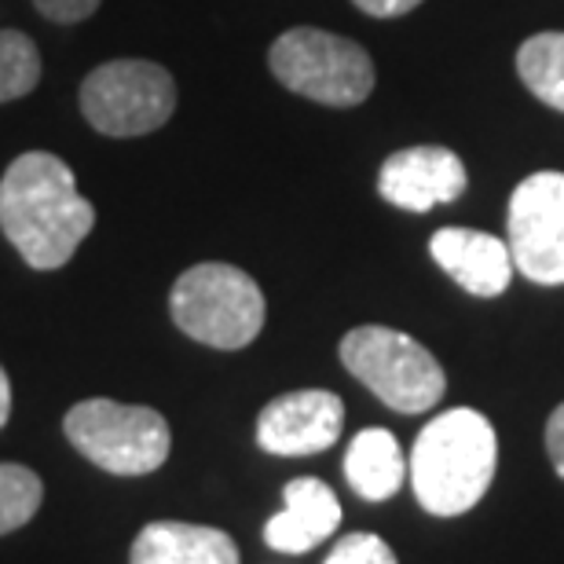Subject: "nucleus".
Listing matches in <instances>:
<instances>
[{
	"label": "nucleus",
	"mask_w": 564,
	"mask_h": 564,
	"mask_svg": "<svg viewBox=\"0 0 564 564\" xmlns=\"http://www.w3.org/2000/svg\"><path fill=\"white\" fill-rule=\"evenodd\" d=\"M429 253L473 297H499L517 272L506 239L477 228H440Z\"/></svg>",
	"instance_id": "11"
},
{
	"label": "nucleus",
	"mask_w": 564,
	"mask_h": 564,
	"mask_svg": "<svg viewBox=\"0 0 564 564\" xmlns=\"http://www.w3.org/2000/svg\"><path fill=\"white\" fill-rule=\"evenodd\" d=\"M82 115L115 140L158 132L176 115V82L151 59H110L82 82Z\"/></svg>",
	"instance_id": "7"
},
{
	"label": "nucleus",
	"mask_w": 564,
	"mask_h": 564,
	"mask_svg": "<svg viewBox=\"0 0 564 564\" xmlns=\"http://www.w3.org/2000/svg\"><path fill=\"white\" fill-rule=\"evenodd\" d=\"M341 364L386 408L400 414L433 411L447 392L444 367L411 334L392 326H356L341 337Z\"/></svg>",
	"instance_id": "4"
},
{
	"label": "nucleus",
	"mask_w": 564,
	"mask_h": 564,
	"mask_svg": "<svg viewBox=\"0 0 564 564\" xmlns=\"http://www.w3.org/2000/svg\"><path fill=\"white\" fill-rule=\"evenodd\" d=\"M466 184V165L447 147H408V151L389 154L378 173L381 198L408 213L447 206V202L462 198Z\"/></svg>",
	"instance_id": "10"
},
{
	"label": "nucleus",
	"mask_w": 564,
	"mask_h": 564,
	"mask_svg": "<svg viewBox=\"0 0 564 564\" xmlns=\"http://www.w3.org/2000/svg\"><path fill=\"white\" fill-rule=\"evenodd\" d=\"M345 477L359 499H392L403 488V480H408V458L400 451V440L389 429H364V433H356L345 455Z\"/></svg>",
	"instance_id": "14"
},
{
	"label": "nucleus",
	"mask_w": 564,
	"mask_h": 564,
	"mask_svg": "<svg viewBox=\"0 0 564 564\" xmlns=\"http://www.w3.org/2000/svg\"><path fill=\"white\" fill-rule=\"evenodd\" d=\"M96 228V209L77 191L59 154L26 151L0 176V231L37 272H55Z\"/></svg>",
	"instance_id": "1"
},
{
	"label": "nucleus",
	"mask_w": 564,
	"mask_h": 564,
	"mask_svg": "<svg viewBox=\"0 0 564 564\" xmlns=\"http://www.w3.org/2000/svg\"><path fill=\"white\" fill-rule=\"evenodd\" d=\"M352 4L359 11H367V15H375V19H400V15H408V11L419 8L422 0H352Z\"/></svg>",
	"instance_id": "21"
},
{
	"label": "nucleus",
	"mask_w": 564,
	"mask_h": 564,
	"mask_svg": "<svg viewBox=\"0 0 564 564\" xmlns=\"http://www.w3.org/2000/svg\"><path fill=\"white\" fill-rule=\"evenodd\" d=\"M66 440L93 462L118 477H143L165 466L173 433L154 408L118 400H82L63 419Z\"/></svg>",
	"instance_id": "6"
},
{
	"label": "nucleus",
	"mask_w": 564,
	"mask_h": 564,
	"mask_svg": "<svg viewBox=\"0 0 564 564\" xmlns=\"http://www.w3.org/2000/svg\"><path fill=\"white\" fill-rule=\"evenodd\" d=\"M506 246L513 268L539 286H564V173L521 180L506 217Z\"/></svg>",
	"instance_id": "8"
},
{
	"label": "nucleus",
	"mask_w": 564,
	"mask_h": 564,
	"mask_svg": "<svg viewBox=\"0 0 564 564\" xmlns=\"http://www.w3.org/2000/svg\"><path fill=\"white\" fill-rule=\"evenodd\" d=\"M129 564H239V546L220 528L154 521L137 535Z\"/></svg>",
	"instance_id": "13"
},
{
	"label": "nucleus",
	"mask_w": 564,
	"mask_h": 564,
	"mask_svg": "<svg viewBox=\"0 0 564 564\" xmlns=\"http://www.w3.org/2000/svg\"><path fill=\"white\" fill-rule=\"evenodd\" d=\"M282 499H286L282 513L264 524V543L279 554H308V550L326 543L341 524V502L330 491V484L315 477L290 480Z\"/></svg>",
	"instance_id": "12"
},
{
	"label": "nucleus",
	"mask_w": 564,
	"mask_h": 564,
	"mask_svg": "<svg viewBox=\"0 0 564 564\" xmlns=\"http://www.w3.org/2000/svg\"><path fill=\"white\" fill-rule=\"evenodd\" d=\"M345 425V403L337 392L301 389L275 397L257 419V444L268 455L301 458L334 447Z\"/></svg>",
	"instance_id": "9"
},
{
	"label": "nucleus",
	"mask_w": 564,
	"mask_h": 564,
	"mask_svg": "<svg viewBox=\"0 0 564 564\" xmlns=\"http://www.w3.org/2000/svg\"><path fill=\"white\" fill-rule=\"evenodd\" d=\"M499 466L495 425L473 408L444 411L414 440L408 477L414 499L433 517L469 513L488 495Z\"/></svg>",
	"instance_id": "2"
},
{
	"label": "nucleus",
	"mask_w": 564,
	"mask_h": 564,
	"mask_svg": "<svg viewBox=\"0 0 564 564\" xmlns=\"http://www.w3.org/2000/svg\"><path fill=\"white\" fill-rule=\"evenodd\" d=\"M44 502V484L30 466L0 462V535L19 532L37 517Z\"/></svg>",
	"instance_id": "16"
},
{
	"label": "nucleus",
	"mask_w": 564,
	"mask_h": 564,
	"mask_svg": "<svg viewBox=\"0 0 564 564\" xmlns=\"http://www.w3.org/2000/svg\"><path fill=\"white\" fill-rule=\"evenodd\" d=\"M268 66L279 85L323 107H359L375 93V63L364 44L319 26L282 33L268 52Z\"/></svg>",
	"instance_id": "5"
},
{
	"label": "nucleus",
	"mask_w": 564,
	"mask_h": 564,
	"mask_svg": "<svg viewBox=\"0 0 564 564\" xmlns=\"http://www.w3.org/2000/svg\"><path fill=\"white\" fill-rule=\"evenodd\" d=\"M8 414H11V381H8V370L0 367V429L8 425Z\"/></svg>",
	"instance_id": "22"
},
{
	"label": "nucleus",
	"mask_w": 564,
	"mask_h": 564,
	"mask_svg": "<svg viewBox=\"0 0 564 564\" xmlns=\"http://www.w3.org/2000/svg\"><path fill=\"white\" fill-rule=\"evenodd\" d=\"M546 455H550V462H554L557 477L564 480V403L550 414V422H546Z\"/></svg>",
	"instance_id": "20"
},
{
	"label": "nucleus",
	"mask_w": 564,
	"mask_h": 564,
	"mask_svg": "<svg viewBox=\"0 0 564 564\" xmlns=\"http://www.w3.org/2000/svg\"><path fill=\"white\" fill-rule=\"evenodd\" d=\"M41 82V55L26 33L0 30V104L30 96Z\"/></svg>",
	"instance_id": "17"
},
{
	"label": "nucleus",
	"mask_w": 564,
	"mask_h": 564,
	"mask_svg": "<svg viewBox=\"0 0 564 564\" xmlns=\"http://www.w3.org/2000/svg\"><path fill=\"white\" fill-rule=\"evenodd\" d=\"M169 312H173V323L191 341L220 348V352H235V348L257 341L268 304L257 279L246 275L242 268L206 261L187 268L173 282Z\"/></svg>",
	"instance_id": "3"
},
{
	"label": "nucleus",
	"mask_w": 564,
	"mask_h": 564,
	"mask_svg": "<svg viewBox=\"0 0 564 564\" xmlns=\"http://www.w3.org/2000/svg\"><path fill=\"white\" fill-rule=\"evenodd\" d=\"M517 74H521L528 93L564 115V33L561 30H546L528 37L517 48Z\"/></svg>",
	"instance_id": "15"
},
{
	"label": "nucleus",
	"mask_w": 564,
	"mask_h": 564,
	"mask_svg": "<svg viewBox=\"0 0 564 564\" xmlns=\"http://www.w3.org/2000/svg\"><path fill=\"white\" fill-rule=\"evenodd\" d=\"M33 4H37L44 19L70 26V22H85L88 15H96V8L104 4V0H33Z\"/></svg>",
	"instance_id": "19"
},
{
	"label": "nucleus",
	"mask_w": 564,
	"mask_h": 564,
	"mask_svg": "<svg viewBox=\"0 0 564 564\" xmlns=\"http://www.w3.org/2000/svg\"><path fill=\"white\" fill-rule=\"evenodd\" d=\"M323 564H400L397 550L375 532H352L330 550V557Z\"/></svg>",
	"instance_id": "18"
}]
</instances>
